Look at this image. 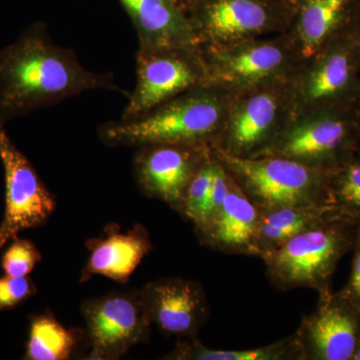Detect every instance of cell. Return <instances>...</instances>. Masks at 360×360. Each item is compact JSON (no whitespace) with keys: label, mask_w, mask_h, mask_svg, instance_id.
<instances>
[{"label":"cell","mask_w":360,"mask_h":360,"mask_svg":"<svg viewBox=\"0 0 360 360\" xmlns=\"http://www.w3.org/2000/svg\"><path fill=\"white\" fill-rule=\"evenodd\" d=\"M94 90L129 94L112 73L87 70L72 49L54 44L44 23L0 51V124Z\"/></svg>","instance_id":"obj_1"},{"label":"cell","mask_w":360,"mask_h":360,"mask_svg":"<svg viewBox=\"0 0 360 360\" xmlns=\"http://www.w3.org/2000/svg\"><path fill=\"white\" fill-rule=\"evenodd\" d=\"M359 224L335 208L321 224L262 255L270 283L279 290L309 288L328 295L338 264L354 248Z\"/></svg>","instance_id":"obj_2"},{"label":"cell","mask_w":360,"mask_h":360,"mask_svg":"<svg viewBox=\"0 0 360 360\" xmlns=\"http://www.w3.org/2000/svg\"><path fill=\"white\" fill-rule=\"evenodd\" d=\"M212 150L258 210L333 205V172L281 156L239 158L219 148Z\"/></svg>","instance_id":"obj_3"},{"label":"cell","mask_w":360,"mask_h":360,"mask_svg":"<svg viewBox=\"0 0 360 360\" xmlns=\"http://www.w3.org/2000/svg\"><path fill=\"white\" fill-rule=\"evenodd\" d=\"M221 108L208 94L174 97L132 120L103 123L98 136L110 148H139L149 144H205L219 129Z\"/></svg>","instance_id":"obj_4"},{"label":"cell","mask_w":360,"mask_h":360,"mask_svg":"<svg viewBox=\"0 0 360 360\" xmlns=\"http://www.w3.org/2000/svg\"><path fill=\"white\" fill-rule=\"evenodd\" d=\"M80 311L86 326L89 359H120L150 335L153 323L139 290L111 291L90 298L82 302Z\"/></svg>","instance_id":"obj_5"},{"label":"cell","mask_w":360,"mask_h":360,"mask_svg":"<svg viewBox=\"0 0 360 360\" xmlns=\"http://www.w3.org/2000/svg\"><path fill=\"white\" fill-rule=\"evenodd\" d=\"M0 160L6 182V206L0 221V248L22 231L46 224L56 208L53 194L44 186L32 163L0 124Z\"/></svg>","instance_id":"obj_6"},{"label":"cell","mask_w":360,"mask_h":360,"mask_svg":"<svg viewBox=\"0 0 360 360\" xmlns=\"http://www.w3.org/2000/svg\"><path fill=\"white\" fill-rule=\"evenodd\" d=\"M336 108L292 127L264 155L281 156L335 172L356 156L355 116Z\"/></svg>","instance_id":"obj_7"},{"label":"cell","mask_w":360,"mask_h":360,"mask_svg":"<svg viewBox=\"0 0 360 360\" xmlns=\"http://www.w3.org/2000/svg\"><path fill=\"white\" fill-rule=\"evenodd\" d=\"M194 45L139 49L136 82L120 120L139 117L198 84L201 75L193 54Z\"/></svg>","instance_id":"obj_8"},{"label":"cell","mask_w":360,"mask_h":360,"mask_svg":"<svg viewBox=\"0 0 360 360\" xmlns=\"http://www.w3.org/2000/svg\"><path fill=\"white\" fill-rule=\"evenodd\" d=\"M205 144L160 143L136 148L135 182L146 198L162 201L180 213L191 180L212 158Z\"/></svg>","instance_id":"obj_9"},{"label":"cell","mask_w":360,"mask_h":360,"mask_svg":"<svg viewBox=\"0 0 360 360\" xmlns=\"http://www.w3.org/2000/svg\"><path fill=\"white\" fill-rule=\"evenodd\" d=\"M302 360H352L360 341V310L340 292L319 296L295 331Z\"/></svg>","instance_id":"obj_10"},{"label":"cell","mask_w":360,"mask_h":360,"mask_svg":"<svg viewBox=\"0 0 360 360\" xmlns=\"http://www.w3.org/2000/svg\"><path fill=\"white\" fill-rule=\"evenodd\" d=\"M139 292L151 323L179 340L198 338L210 316L205 288L198 281L162 277Z\"/></svg>","instance_id":"obj_11"},{"label":"cell","mask_w":360,"mask_h":360,"mask_svg":"<svg viewBox=\"0 0 360 360\" xmlns=\"http://www.w3.org/2000/svg\"><path fill=\"white\" fill-rule=\"evenodd\" d=\"M86 248L89 255L80 274V283L101 276L116 283H127L143 258L153 250V243L148 231L141 224H135L125 232L110 224L101 238L87 241Z\"/></svg>","instance_id":"obj_12"},{"label":"cell","mask_w":360,"mask_h":360,"mask_svg":"<svg viewBox=\"0 0 360 360\" xmlns=\"http://www.w3.org/2000/svg\"><path fill=\"white\" fill-rule=\"evenodd\" d=\"M231 175V174H229ZM260 212L236 180L229 179L226 200L219 214L195 229L201 245L229 255L257 257L255 241Z\"/></svg>","instance_id":"obj_13"},{"label":"cell","mask_w":360,"mask_h":360,"mask_svg":"<svg viewBox=\"0 0 360 360\" xmlns=\"http://www.w3.org/2000/svg\"><path fill=\"white\" fill-rule=\"evenodd\" d=\"M131 20L139 49L198 42L191 20L175 0H117Z\"/></svg>","instance_id":"obj_14"},{"label":"cell","mask_w":360,"mask_h":360,"mask_svg":"<svg viewBox=\"0 0 360 360\" xmlns=\"http://www.w3.org/2000/svg\"><path fill=\"white\" fill-rule=\"evenodd\" d=\"M360 54L352 32L328 46L307 82V94L314 103L349 101L350 94H359L356 82Z\"/></svg>","instance_id":"obj_15"},{"label":"cell","mask_w":360,"mask_h":360,"mask_svg":"<svg viewBox=\"0 0 360 360\" xmlns=\"http://www.w3.org/2000/svg\"><path fill=\"white\" fill-rule=\"evenodd\" d=\"M276 98L267 94L250 97L231 120L224 153L239 158H258L269 148V136L276 117Z\"/></svg>","instance_id":"obj_16"},{"label":"cell","mask_w":360,"mask_h":360,"mask_svg":"<svg viewBox=\"0 0 360 360\" xmlns=\"http://www.w3.org/2000/svg\"><path fill=\"white\" fill-rule=\"evenodd\" d=\"M359 1L307 0L300 15V30L307 56H314L329 42L333 44L345 35L340 33L352 21L354 22Z\"/></svg>","instance_id":"obj_17"},{"label":"cell","mask_w":360,"mask_h":360,"mask_svg":"<svg viewBox=\"0 0 360 360\" xmlns=\"http://www.w3.org/2000/svg\"><path fill=\"white\" fill-rule=\"evenodd\" d=\"M335 210V206L272 208L259 210V224L255 248L257 257L281 248L290 239L321 224Z\"/></svg>","instance_id":"obj_18"},{"label":"cell","mask_w":360,"mask_h":360,"mask_svg":"<svg viewBox=\"0 0 360 360\" xmlns=\"http://www.w3.org/2000/svg\"><path fill=\"white\" fill-rule=\"evenodd\" d=\"M267 13L255 0H214L203 6L198 26L217 39L240 37L262 30Z\"/></svg>","instance_id":"obj_19"},{"label":"cell","mask_w":360,"mask_h":360,"mask_svg":"<svg viewBox=\"0 0 360 360\" xmlns=\"http://www.w3.org/2000/svg\"><path fill=\"white\" fill-rule=\"evenodd\" d=\"M165 360H302L295 333L264 347L246 349L210 348L198 338L179 340Z\"/></svg>","instance_id":"obj_20"},{"label":"cell","mask_w":360,"mask_h":360,"mask_svg":"<svg viewBox=\"0 0 360 360\" xmlns=\"http://www.w3.org/2000/svg\"><path fill=\"white\" fill-rule=\"evenodd\" d=\"M84 330L63 326L49 312L32 315L23 359L27 360H68L77 349Z\"/></svg>","instance_id":"obj_21"},{"label":"cell","mask_w":360,"mask_h":360,"mask_svg":"<svg viewBox=\"0 0 360 360\" xmlns=\"http://www.w3.org/2000/svg\"><path fill=\"white\" fill-rule=\"evenodd\" d=\"M283 61V51L276 45H255L229 56L225 70L238 79L255 80L274 72Z\"/></svg>","instance_id":"obj_22"},{"label":"cell","mask_w":360,"mask_h":360,"mask_svg":"<svg viewBox=\"0 0 360 360\" xmlns=\"http://www.w3.org/2000/svg\"><path fill=\"white\" fill-rule=\"evenodd\" d=\"M331 203L360 222V158L354 156L331 174Z\"/></svg>","instance_id":"obj_23"},{"label":"cell","mask_w":360,"mask_h":360,"mask_svg":"<svg viewBox=\"0 0 360 360\" xmlns=\"http://www.w3.org/2000/svg\"><path fill=\"white\" fill-rule=\"evenodd\" d=\"M214 168L215 156L213 155L212 150V158L201 167L187 188L184 205H182V210L179 214L184 219L193 222L194 229H198L205 224L206 215H207Z\"/></svg>","instance_id":"obj_24"},{"label":"cell","mask_w":360,"mask_h":360,"mask_svg":"<svg viewBox=\"0 0 360 360\" xmlns=\"http://www.w3.org/2000/svg\"><path fill=\"white\" fill-rule=\"evenodd\" d=\"M41 253L34 243L27 239L16 238L9 243L1 257L4 274L11 276H28L35 265L41 262Z\"/></svg>","instance_id":"obj_25"},{"label":"cell","mask_w":360,"mask_h":360,"mask_svg":"<svg viewBox=\"0 0 360 360\" xmlns=\"http://www.w3.org/2000/svg\"><path fill=\"white\" fill-rule=\"evenodd\" d=\"M37 288L27 276L0 277V310L11 309L30 300Z\"/></svg>","instance_id":"obj_26"},{"label":"cell","mask_w":360,"mask_h":360,"mask_svg":"<svg viewBox=\"0 0 360 360\" xmlns=\"http://www.w3.org/2000/svg\"><path fill=\"white\" fill-rule=\"evenodd\" d=\"M352 252H354V257H352L349 277L347 283L340 290H338V292L360 310V224Z\"/></svg>","instance_id":"obj_27"},{"label":"cell","mask_w":360,"mask_h":360,"mask_svg":"<svg viewBox=\"0 0 360 360\" xmlns=\"http://www.w3.org/2000/svg\"><path fill=\"white\" fill-rule=\"evenodd\" d=\"M352 33L360 54V0L359 1V6H357L356 14H355V20L354 25H352Z\"/></svg>","instance_id":"obj_28"},{"label":"cell","mask_w":360,"mask_h":360,"mask_svg":"<svg viewBox=\"0 0 360 360\" xmlns=\"http://www.w3.org/2000/svg\"><path fill=\"white\" fill-rule=\"evenodd\" d=\"M357 106H359V110H357L356 112L357 116H355V127H356L357 141L356 155L360 158V91L359 94V103H357Z\"/></svg>","instance_id":"obj_29"},{"label":"cell","mask_w":360,"mask_h":360,"mask_svg":"<svg viewBox=\"0 0 360 360\" xmlns=\"http://www.w3.org/2000/svg\"><path fill=\"white\" fill-rule=\"evenodd\" d=\"M175 1L186 11V7L198 4V0H175Z\"/></svg>","instance_id":"obj_30"},{"label":"cell","mask_w":360,"mask_h":360,"mask_svg":"<svg viewBox=\"0 0 360 360\" xmlns=\"http://www.w3.org/2000/svg\"><path fill=\"white\" fill-rule=\"evenodd\" d=\"M352 360H360V341L359 347H357L356 352H355L354 356Z\"/></svg>","instance_id":"obj_31"}]
</instances>
